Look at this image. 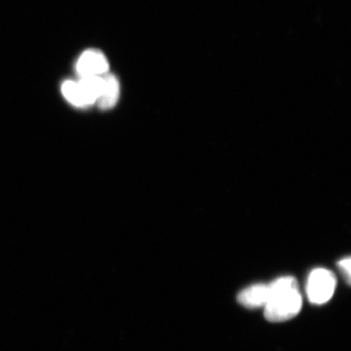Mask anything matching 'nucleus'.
Wrapping results in <instances>:
<instances>
[{"label":"nucleus","mask_w":351,"mask_h":351,"mask_svg":"<svg viewBox=\"0 0 351 351\" xmlns=\"http://www.w3.org/2000/svg\"><path fill=\"white\" fill-rule=\"evenodd\" d=\"M302 299L297 280L283 276L269 285V297L265 304V317L278 323L292 319L301 311Z\"/></svg>","instance_id":"nucleus-1"},{"label":"nucleus","mask_w":351,"mask_h":351,"mask_svg":"<svg viewBox=\"0 0 351 351\" xmlns=\"http://www.w3.org/2000/svg\"><path fill=\"white\" fill-rule=\"evenodd\" d=\"M337 279L329 269L318 267L309 274L306 294L309 302L314 304H324L332 299L336 290Z\"/></svg>","instance_id":"nucleus-2"},{"label":"nucleus","mask_w":351,"mask_h":351,"mask_svg":"<svg viewBox=\"0 0 351 351\" xmlns=\"http://www.w3.org/2000/svg\"><path fill=\"white\" fill-rule=\"evenodd\" d=\"M76 73L80 77L101 76L108 73L110 66L105 55L99 50L89 49L78 59Z\"/></svg>","instance_id":"nucleus-3"},{"label":"nucleus","mask_w":351,"mask_h":351,"mask_svg":"<svg viewBox=\"0 0 351 351\" xmlns=\"http://www.w3.org/2000/svg\"><path fill=\"white\" fill-rule=\"evenodd\" d=\"M267 297H269V285L262 283L255 284L241 291L237 295V301L241 306L253 309L265 306Z\"/></svg>","instance_id":"nucleus-4"},{"label":"nucleus","mask_w":351,"mask_h":351,"mask_svg":"<svg viewBox=\"0 0 351 351\" xmlns=\"http://www.w3.org/2000/svg\"><path fill=\"white\" fill-rule=\"evenodd\" d=\"M104 85L100 98L96 101L101 110L114 107L119 98V82L114 75L106 73L103 75Z\"/></svg>","instance_id":"nucleus-5"},{"label":"nucleus","mask_w":351,"mask_h":351,"mask_svg":"<svg viewBox=\"0 0 351 351\" xmlns=\"http://www.w3.org/2000/svg\"><path fill=\"white\" fill-rule=\"evenodd\" d=\"M78 85L82 88L83 94L86 97L90 105H93L100 98L101 90H103V75L80 77Z\"/></svg>","instance_id":"nucleus-6"},{"label":"nucleus","mask_w":351,"mask_h":351,"mask_svg":"<svg viewBox=\"0 0 351 351\" xmlns=\"http://www.w3.org/2000/svg\"><path fill=\"white\" fill-rule=\"evenodd\" d=\"M62 92H63L64 98L75 107L85 108L90 106L89 101H87L86 97L83 94L78 82L66 80L62 85Z\"/></svg>","instance_id":"nucleus-7"},{"label":"nucleus","mask_w":351,"mask_h":351,"mask_svg":"<svg viewBox=\"0 0 351 351\" xmlns=\"http://www.w3.org/2000/svg\"><path fill=\"white\" fill-rule=\"evenodd\" d=\"M338 267L339 270H341V274H343V277H345L346 282L348 284L350 283L351 279V260L350 257H346L345 258H341V261L338 263Z\"/></svg>","instance_id":"nucleus-8"}]
</instances>
